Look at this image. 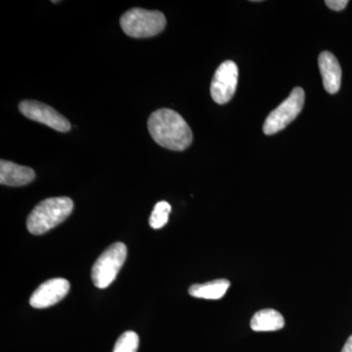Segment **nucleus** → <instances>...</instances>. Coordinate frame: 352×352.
Returning a JSON list of instances; mask_svg holds the SVG:
<instances>
[{
	"instance_id": "obj_1",
	"label": "nucleus",
	"mask_w": 352,
	"mask_h": 352,
	"mask_svg": "<svg viewBox=\"0 0 352 352\" xmlns=\"http://www.w3.org/2000/svg\"><path fill=\"white\" fill-rule=\"evenodd\" d=\"M148 129L155 142L171 151H184L193 141L188 124L170 109H160L153 113L148 120Z\"/></svg>"
},
{
	"instance_id": "obj_2",
	"label": "nucleus",
	"mask_w": 352,
	"mask_h": 352,
	"mask_svg": "<svg viewBox=\"0 0 352 352\" xmlns=\"http://www.w3.org/2000/svg\"><path fill=\"white\" fill-rule=\"evenodd\" d=\"M73 210V201L68 197L45 199L28 217V230L34 235L48 232L68 219Z\"/></svg>"
},
{
	"instance_id": "obj_3",
	"label": "nucleus",
	"mask_w": 352,
	"mask_h": 352,
	"mask_svg": "<svg viewBox=\"0 0 352 352\" xmlns=\"http://www.w3.org/2000/svg\"><path fill=\"white\" fill-rule=\"evenodd\" d=\"M120 27L127 36L135 38H151L163 32L166 20L160 11L133 8L120 18Z\"/></svg>"
},
{
	"instance_id": "obj_4",
	"label": "nucleus",
	"mask_w": 352,
	"mask_h": 352,
	"mask_svg": "<svg viewBox=\"0 0 352 352\" xmlns=\"http://www.w3.org/2000/svg\"><path fill=\"white\" fill-rule=\"evenodd\" d=\"M126 245L120 242L111 245L103 252L92 267V281L97 288H108L115 281L126 261Z\"/></svg>"
},
{
	"instance_id": "obj_5",
	"label": "nucleus",
	"mask_w": 352,
	"mask_h": 352,
	"mask_svg": "<svg viewBox=\"0 0 352 352\" xmlns=\"http://www.w3.org/2000/svg\"><path fill=\"white\" fill-rule=\"evenodd\" d=\"M305 105V91L302 88L293 89L288 98L280 104L268 116L263 124V132L266 135H272L283 131L302 112Z\"/></svg>"
},
{
	"instance_id": "obj_6",
	"label": "nucleus",
	"mask_w": 352,
	"mask_h": 352,
	"mask_svg": "<svg viewBox=\"0 0 352 352\" xmlns=\"http://www.w3.org/2000/svg\"><path fill=\"white\" fill-rule=\"evenodd\" d=\"M238 76L239 71L233 61H226L220 65L210 85V95L215 103L223 105L232 99L237 88Z\"/></svg>"
},
{
	"instance_id": "obj_7",
	"label": "nucleus",
	"mask_w": 352,
	"mask_h": 352,
	"mask_svg": "<svg viewBox=\"0 0 352 352\" xmlns=\"http://www.w3.org/2000/svg\"><path fill=\"white\" fill-rule=\"evenodd\" d=\"M20 112L28 119L41 122L54 131L67 132L71 124L66 118L46 104L38 101L25 100L19 104Z\"/></svg>"
},
{
	"instance_id": "obj_8",
	"label": "nucleus",
	"mask_w": 352,
	"mask_h": 352,
	"mask_svg": "<svg viewBox=\"0 0 352 352\" xmlns=\"http://www.w3.org/2000/svg\"><path fill=\"white\" fill-rule=\"evenodd\" d=\"M69 283L64 278H54L41 284L30 298V305L36 309H43L56 305L68 295Z\"/></svg>"
},
{
	"instance_id": "obj_9",
	"label": "nucleus",
	"mask_w": 352,
	"mask_h": 352,
	"mask_svg": "<svg viewBox=\"0 0 352 352\" xmlns=\"http://www.w3.org/2000/svg\"><path fill=\"white\" fill-rule=\"evenodd\" d=\"M318 64L326 91L337 94L342 85V68L337 58L329 51H324L319 56Z\"/></svg>"
},
{
	"instance_id": "obj_10",
	"label": "nucleus",
	"mask_w": 352,
	"mask_h": 352,
	"mask_svg": "<svg viewBox=\"0 0 352 352\" xmlns=\"http://www.w3.org/2000/svg\"><path fill=\"white\" fill-rule=\"evenodd\" d=\"M36 177L34 170L28 166H20L13 162L1 160L0 162V183L6 186H24Z\"/></svg>"
},
{
	"instance_id": "obj_11",
	"label": "nucleus",
	"mask_w": 352,
	"mask_h": 352,
	"mask_svg": "<svg viewBox=\"0 0 352 352\" xmlns=\"http://www.w3.org/2000/svg\"><path fill=\"white\" fill-rule=\"evenodd\" d=\"M284 317L274 309L259 310L251 321L252 330L256 332H274L284 327Z\"/></svg>"
},
{
	"instance_id": "obj_12",
	"label": "nucleus",
	"mask_w": 352,
	"mask_h": 352,
	"mask_svg": "<svg viewBox=\"0 0 352 352\" xmlns=\"http://www.w3.org/2000/svg\"><path fill=\"white\" fill-rule=\"evenodd\" d=\"M230 287V282L226 279L214 280L205 284L192 285L189 288L190 296L205 300H219L226 295Z\"/></svg>"
},
{
	"instance_id": "obj_13",
	"label": "nucleus",
	"mask_w": 352,
	"mask_h": 352,
	"mask_svg": "<svg viewBox=\"0 0 352 352\" xmlns=\"http://www.w3.org/2000/svg\"><path fill=\"white\" fill-rule=\"evenodd\" d=\"M170 212L171 207L168 201H161L157 203L149 219L150 226L153 229L163 228L168 223Z\"/></svg>"
},
{
	"instance_id": "obj_14",
	"label": "nucleus",
	"mask_w": 352,
	"mask_h": 352,
	"mask_svg": "<svg viewBox=\"0 0 352 352\" xmlns=\"http://www.w3.org/2000/svg\"><path fill=\"white\" fill-rule=\"evenodd\" d=\"M139 337L133 331L122 333L116 342L113 352H138Z\"/></svg>"
},
{
	"instance_id": "obj_15",
	"label": "nucleus",
	"mask_w": 352,
	"mask_h": 352,
	"mask_svg": "<svg viewBox=\"0 0 352 352\" xmlns=\"http://www.w3.org/2000/svg\"><path fill=\"white\" fill-rule=\"evenodd\" d=\"M325 4L332 10L342 11L346 8L349 1L347 0H327L325 1Z\"/></svg>"
},
{
	"instance_id": "obj_16",
	"label": "nucleus",
	"mask_w": 352,
	"mask_h": 352,
	"mask_svg": "<svg viewBox=\"0 0 352 352\" xmlns=\"http://www.w3.org/2000/svg\"><path fill=\"white\" fill-rule=\"evenodd\" d=\"M342 352H352V336L346 340V344H344V349Z\"/></svg>"
}]
</instances>
